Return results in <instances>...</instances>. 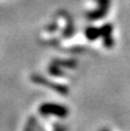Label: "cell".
Masks as SVG:
<instances>
[{"label": "cell", "instance_id": "obj_1", "mask_svg": "<svg viewBox=\"0 0 130 131\" xmlns=\"http://www.w3.org/2000/svg\"><path fill=\"white\" fill-rule=\"evenodd\" d=\"M39 113L41 115H54L58 117H66L69 112L64 106L47 102V104H43L39 107Z\"/></svg>", "mask_w": 130, "mask_h": 131}, {"label": "cell", "instance_id": "obj_2", "mask_svg": "<svg viewBox=\"0 0 130 131\" xmlns=\"http://www.w3.org/2000/svg\"><path fill=\"white\" fill-rule=\"evenodd\" d=\"M32 79H34L35 82H37V83H39V84H47V86H50V88L54 89V90H57L58 92L62 93V94H66V93L68 92V89L64 88V86L58 85V84H52V83H50V82H47L46 79L40 78V77H34Z\"/></svg>", "mask_w": 130, "mask_h": 131}, {"label": "cell", "instance_id": "obj_3", "mask_svg": "<svg viewBox=\"0 0 130 131\" xmlns=\"http://www.w3.org/2000/svg\"><path fill=\"white\" fill-rule=\"evenodd\" d=\"M32 123H34V122H32V118H31V120L29 121V124H28V127L24 129V131H32Z\"/></svg>", "mask_w": 130, "mask_h": 131}, {"label": "cell", "instance_id": "obj_4", "mask_svg": "<svg viewBox=\"0 0 130 131\" xmlns=\"http://www.w3.org/2000/svg\"><path fill=\"white\" fill-rule=\"evenodd\" d=\"M104 131H106V130H104Z\"/></svg>", "mask_w": 130, "mask_h": 131}]
</instances>
